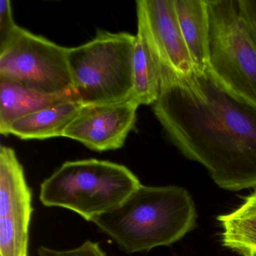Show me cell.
I'll return each instance as SVG.
<instances>
[{
    "mask_svg": "<svg viewBox=\"0 0 256 256\" xmlns=\"http://www.w3.org/2000/svg\"><path fill=\"white\" fill-rule=\"evenodd\" d=\"M92 222L127 254L169 246L197 224V211L188 192L178 186L140 185L124 203Z\"/></svg>",
    "mask_w": 256,
    "mask_h": 256,
    "instance_id": "2",
    "label": "cell"
},
{
    "mask_svg": "<svg viewBox=\"0 0 256 256\" xmlns=\"http://www.w3.org/2000/svg\"><path fill=\"white\" fill-rule=\"evenodd\" d=\"M70 100L79 101L74 91L48 95L32 90L17 82L0 78V133L4 136L10 124L17 120Z\"/></svg>",
    "mask_w": 256,
    "mask_h": 256,
    "instance_id": "12",
    "label": "cell"
},
{
    "mask_svg": "<svg viewBox=\"0 0 256 256\" xmlns=\"http://www.w3.org/2000/svg\"></svg>",
    "mask_w": 256,
    "mask_h": 256,
    "instance_id": "19",
    "label": "cell"
},
{
    "mask_svg": "<svg viewBox=\"0 0 256 256\" xmlns=\"http://www.w3.org/2000/svg\"><path fill=\"white\" fill-rule=\"evenodd\" d=\"M84 104L76 100L62 102L24 116L10 124L5 136L23 140H46L64 137V132Z\"/></svg>",
    "mask_w": 256,
    "mask_h": 256,
    "instance_id": "10",
    "label": "cell"
},
{
    "mask_svg": "<svg viewBox=\"0 0 256 256\" xmlns=\"http://www.w3.org/2000/svg\"><path fill=\"white\" fill-rule=\"evenodd\" d=\"M208 4L210 72L228 92L256 110V48L238 0H208Z\"/></svg>",
    "mask_w": 256,
    "mask_h": 256,
    "instance_id": "5",
    "label": "cell"
},
{
    "mask_svg": "<svg viewBox=\"0 0 256 256\" xmlns=\"http://www.w3.org/2000/svg\"><path fill=\"white\" fill-rule=\"evenodd\" d=\"M18 25L13 18L12 4L10 0L0 1V47L4 46L16 32Z\"/></svg>",
    "mask_w": 256,
    "mask_h": 256,
    "instance_id": "16",
    "label": "cell"
},
{
    "mask_svg": "<svg viewBox=\"0 0 256 256\" xmlns=\"http://www.w3.org/2000/svg\"><path fill=\"white\" fill-rule=\"evenodd\" d=\"M136 36L98 30L95 38L68 48L73 89L84 106L130 101Z\"/></svg>",
    "mask_w": 256,
    "mask_h": 256,
    "instance_id": "4",
    "label": "cell"
},
{
    "mask_svg": "<svg viewBox=\"0 0 256 256\" xmlns=\"http://www.w3.org/2000/svg\"><path fill=\"white\" fill-rule=\"evenodd\" d=\"M168 137L223 190L256 188V110L228 92L210 72L179 76L162 66L152 104Z\"/></svg>",
    "mask_w": 256,
    "mask_h": 256,
    "instance_id": "1",
    "label": "cell"
},
{
    "mask_svg": "<svg viewBox=\"0 0 256 256\" xmlns=\"http://www.w3.org/2000/svg\"><path fill=\"white\" fill-rule=\"evenodd\" d=\"M162 65L151 46L143 26L138 23L133 55V91L131 100L154 104L161 94Z\"/></svg>",
    "mask_w": 256,
    "mask_h": 256,
    "instance_id": "13",
    "label": "cell"
},
{
    "mask_svg": "<svg viewBox=\"0 0 256 256\" xmlns=\"http://www.w3.org/2000/svg\"><path fill=\"white\" fill-rule=\"evenodd\" d=\"M139 106L132 100L84 106L67 127L64 137L98 152L120 149L136 125Z\"/></svg>",
    "mask_w": 256,
    "mask_h": 256,
    "instance_id": "8",
    "label": "cell"
},
{
    "mask_svg": "<svg viewBox=\"0 0 256 256\" xmlns=\"http://www.w3.org/2000/svg\"><path fill=\"white\" fill-rule=\"evenodd\" d=\"M138 23L163 66L179 76L194 72L191 55L181 32L174 0H138Z\"/></svg>",
    "mask_w": 256,
    "mask_h": 256,
    "instance_id": "9",
    "label": "cell"
},
{
    "mask_svg": "<svg viewBox=\"0 0 256 256\" xmlns=\"http://www.w3.org/2000/svg\"><path fill=\"white\" fill-rule=\"evenodd\" d=\"M222 246L242 256L256 252V188L235 210L217 217Z\"/></svg>",
    "mask_w": 256,
    "mask_h": 256,
    "instance_id": "14",
    "label": "cell"
},
{
    "mask_svg": "<svg viewBox=\"0 0 256 256\" xmlns=\"http://www.w3.org/2000/svg\"><path fill=\"white\" fill-rule=\"evenodd\" d=\"M244 256H256V252H250L248 254H245Z\"/></svg>",
    "mask_w": 256,
    "mask_h": 256,
    "instance_id": "18",
    "label": "cell"
},
{
    "mask_svg": "<svg viewBox=\"0 0 256 256\" xmlns=\"http://www.w3.org/2000/svg\"><path fill=\"white\" fill-rule=\"evenodd\" d=\"M32 192L12 148H0V256H29Z\"/></svg>",
    "mask_w": 256,
    "mask_h": 256,
    "instance_id": "7",
    "label": "cell"
},
{
    "mask_svg": "<svg viewBox=\"0 0 256 256\" xmlns=\"http://www.w3.org/2000/svg\"><path fill=\"white\" fill-rule=\"evenodd\" d=\"M240 16L256 48V0H238Z\"/></svg>",
    "mask_w": 256,
    "mask_h": 256,
    "instance_id": "17",
    "label": "cell"
},
{
    "mask_svg": "<svg viewBox=\"0 0 256 256\" xmlns=\"http://www.w3.org/2000/svg\"><path fill=\"white\" fill-rule=\"evenodd\" d=\"M142 185L122 164L96 158L68 161L40 186L44 206L70 210L86 221L115 209Z\"/></svg>",
    "mask_w": 256,
    "mask_h": 256,
    "instance_id": "3",
    "label": "cell"
},
{
    "mask_svg": "<svg viewBox=\"0 0 256 256\" xmlns=\"http://www.w3.org/2000/svg\"><path fill=\"white\" fill-rule=\"evenodd\" d=\"M38 256H108L100 244L86 240L82 245L72 250H58L41 246L38 248Z\"/></svg>",
    "mask_w": 256,
    "mask_h": 256,
    "instance_id": "15",
    "label": "cell"
},
{
    "mask_svg": "<svg viewBox=\"0 0 256 256\" xmlns=\"http://www.w3.org/2000/svg\"><path fill=\"white\" fill-rule=\"evenodd\" d=\"M0 78L48 95L74 91L68 66V48L20 26L0 47Z\"/></svg>",
    "mask_w": 256,
    "mask_h": 256,
    "instance_id": "6",
    "label": "cell"
},
{
    "mask_svg": "<svg viewBox=\"0 0 256 256\" xmlns=\"http://www.w3.org/2000/svg\"><path fill=\"white\" fill-rule=\"evenodd\" d=\"M181 32L194 71L205 72L210 64V16L208 0H174Z\"/></svg>",
    "mask_w": 256,
    "mask_h": 256,
    "instance_id": "11",
    "label": "cell"
}]
</instances>
